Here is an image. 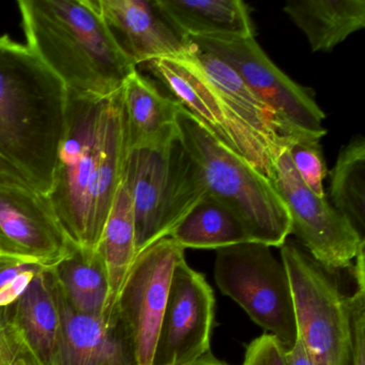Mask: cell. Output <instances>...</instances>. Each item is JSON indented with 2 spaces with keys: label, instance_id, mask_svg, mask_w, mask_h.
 Here are the masks:
<instances>
[{
  "label": "cell",
  "instance_id": "12",
  "mask_svg": "<svg viewBox=\"0 0 365 365\" xmlns=\"http://www.w3.org/2000/svg\"><path fill=\"white\" fill-rule=\"evenodd\" d=\"M215 309L205 275L180 260L173 272L153 365H187L210 352Z\"/></svg>",
  "mask_w": 365,
  "mask_h": 365
},
{
  "label": "cell",
  "instance_id": "16",
  "mask_svg": "<svg viewBox=\"0 0 365 365\" xmlns=\"http://www.w3.org/2000/svg\"><path fill=\"white\" fill-rule=\"evenodd\" d=\"M189 44L192 58L228 108L264 140L272 155L281 145L292 140L314 138L299 135L288 130L275 113L250 89L230 66L215 55L205 52L193 44Z\"/></svg>",
  "mask_w": 365,
  "mask_h": 365
},
{
  "label": "cell",
  "instance_id": "3",
  "mask_svg": "<svg viewBox=\"0 0 365 365\" xmlns=\"http://www.w3.org/2000/svg\"><path fill=\"white\" fill-rule=\"evenodd\" d=\"M18 6L27 46L67 91L108 97L138 71L96 0H20Z\"/></svg>",
  "mask_w": 365,
  "mask_h": 365
},
{
  "label": "cell",
  "instance_id": "8",
  "mask_svg": "<svg viewBox=\"0 0 365 365\" xmlns=\"http://www.w3.org/2000/svg\"><path fill=\"white\" fill-rule=\"evenodd\" d=\"M288 143L273 153L270 180L287 209L292 234L324 268L334 272L351 269L365 247L364 239L327 198L318 197L302 182L290 160Z\"/></svg>",
  "mask_w": 365,
  "mask_h": 365
},
{
  "label": "cell",
  "instance_id": "4",
  "mask_svg": "<svg viewBox=\"0 0 365 365\" xmlns=\"http://www.w3.org/2000/svg\"><path fill=\"white\" fill-rule=\"evenodd\" d=\"M177 130L200 170L206 193L234 212L252 240L281 247L292 235V226L285 204L270 179L220 142L181 106Z\"/></svg>",
  "mask_w": 365,
  "mask_h": 365
},
{
  "label": "cell",
  "instance_id": "10",
  "mask_svg": "<svg viewBox=\"0 0 365 365\" xmlns=\"http://www.w3.org/2000/svg\"><path fill=\"white\" fill-rule=\"evenodd\" d=\"M146 65L165 85L175 101L200 121L220 142L271 179L273 165L270 148L228 108L192 58L189 48L178 58L155 59Z\"/></svg>",
  "mask_w": 365,
  "mask_h": 365
},
{
  "label": "cell",
  "instance_id": "24",
  "mask_svg": "<svg viewBox=\"0 0 365 365\" xmlns=\"http://www.w3.org/2000/svg\"><path fill=\"white\" fill-rule=\"evenodd\" d=\"M332 206L365 240V140L354 136L339 151L330 182Z\"/></svg>",
  "mask_w": 365,
  "mask_h": 365
},
{
  "label": "cell",
  "instance_id": "13",
  "mask_svg": "<svg viewBox=\"0 0 365 365\" xmlns=\"http://www.w3.org/2000/svg\"><path fill=\"white\" fill-rule=\"evenodd\" d=\"M74 247L48 196L31 185L0 182V251L53 267Z\"/></svg>",
  "mask_w": 365,
  "mask_h": 365
},
{
  "label": "cell",
  "instance_id": "17",
  "mask_svg": "<svg viewBox=\"0 0 365 365\" xmlns=\"http://www.w3.org/2000/svg\"><path fill=\"white\" fill-rule=\"evenodd\" d=\"M155 4L185 44L198 38L255 37L249 6L241 0H155Z\"/></svg>",
  "mask_w": 365,
  "mask_h": 365
},
{
  "label": "cell",
  "instance_id": "6",
  "mask_svg": "<svg viewBox=\"0 0 365 365\" xmlns=\"http://www.w3.org/2000/svg\"><path fill=\"white\" fill-rule=\"evenodd\" d=\"M215 279L225 296L286 350L298 341L292 284L283 262L264 243H240L217 250Z\"/></svg>",
  "mask_w": 365,
  "mask_h": 365
},
{
  "label": "cell",
  "instance_id": "19",
  "mask_svg": "<svg viewBox=\"0 0 365 365\" xmlns=\"http://www.w3.org/2000/svg\"><path fill=\"white\" fill-rule=\"evenodd\" d=\"M52 268L38 275L9 307L14 322L42 365H57L61 341V314Z\"/></svg>",
  "mask_w": 365,
  "mask_h": 365
},
{
  "label": "cell",
  "instance_id": "7",
  "mask_svg": "<svg viewBox=\"0 0 365 365\" xmlns=\"http://www.w3.org/2000/svg\"><path fill=\"white\" fill-rule=\"evenodd\" d=\"M292 284L298 339L313 365H348L350 334L346 296L334 271L296 241L281 247Z\"/></svg>",
  "mask_w": 365,
  "mask_h": 365
},
{
  "label": "cell",
  "instance_id": "32",
  "mask_svg": "<svg viewBox=\"0 0 365 365\" xmlns=\"http://www.w3.org/2000/svg\"><path fill=\"white\" fill-rule=\"evenodd\" d=\"M187 365H228L226 364L223 361L219 360V359L215 358L212 354L208 352V354L202 356V358L197 359V360L194 361V362L190 363Z\"/></svg>",
  "mask_w": 365,
  "mask_h": 365
},
{
  "label": "cell",
  "instance_id": "21",
  "mask_svg": "<svg viewBox=\"0 0 365 365\" xmlns=\"http://www.w3.org/2000/svg\"><path fill=\"white\" fill-rule=\"evenodd\" d=\"M52 271L61 296L74 311L95 316L108 311V268L98 250L74 247Z\"/></svg>",
  "mask_w": 365,
  "mask_h": 365
},
{
  "label": "cell",
  "instance_id": "26",
  "mask_svg": "<svg viewBox=\"0 0 365 365\" xmlns=\"http://www.w3.org/2000/svg\"><path fill=\"white\" fill-rule=\"evenodd\" d=\"M52 267L0 251V309L14 304L31 282Z\"/></svg>",
  "mask_w": 365,
  "mask_h": 365
},
{
  "label": "cell",
  "instance_id": "11",
  "mask_svg": "<svg viewBox=\"0 0 365 365\" xmlns=\"http://www.w3.org/2000/svg\"><path fill=\"white\" fill-rule=\"evenodd\" d=\"M185 249L170 237L136 254L115 307L135 352L136 365H153L155 343L175 267Z\"/></svg>",
  "mask_w": 365,
  "mask_h": 365
},
{
  "label": "cell",
  "instance_id": "5",
  "mask_svg": "<svg viewBox=\"0 0 365 365\" xmlns=\"http://www.w3.org/2000/svg\"><path fill=\"white\" fill-rule=\"evenodd\" d=\"M123 179L133 204L136 254L170 236L206 195L178 133L159 146L128 150Z\"/></svg>",
  "mask_w": 365,
  "mask_h": 365
},
{
  "label": "cell",
  "instance_id": "9",
  "mask_svg": "<svg viewBox=\"0 0 365 365\" xmlns=\"http://www.w3.org/2000/svg\"><path fill=\"white\" fill-rule=\"evenodd\" d=\"M187 43L215 55L230 66L290 131L317 140L326 135V115L313 95L277 67L255 37L198 38Z\"/></svg>",
  "mask_w": 365,
  "mask_h": 365
},
{
  "label": "cell",
  "instance_id": "30",
  "mask_svg": "<svg viewBox=\"0 0 365 365\" xmlns=\"http://www.w3.org/2000/svg\"><path fill=\"white\" fill-rule=\"evenodd\" d=\"M0 182L22 183L33 187L29 178L19 168L3 157H0Z\"/></svg>",
  "mask_w": 365,
  "mask_h": 365
},
{
  "label": "cell",
  "instance_id": "22",
  "mask_svg": "<svg viewBox=\"0 0 365 365\" xmlns=\"http://www.w3.org/2000/svg\"><path fill=\"white\" fill-rule=\"evenodd\" d=\"M168 237L185 250H219L253 241L234 212L207 193Z\"/></svg>",
  "mask_w": 365,
  "mask_h": 365
},
{
  "label": "cell",
  "instance_id": "23",
  "mask_svg": "<svg viewBox=\"0 0 365 365\" xmlns=\"http://www.w3.org/2000/svg\"><path fill=\"white\" fill-rule=\"evenodd\" d=\"M97 250L108 268L110 282L108 309H113L136 256L133 204L125 179L113 202Z\"/></svg>",
  "mask_w": 365,
  "mask_h": 365
},
{
  "label": "cell",
  "instance_id": "2",
  "mask_svg": "<svg viewBox=\"0 0 365 365\" xmlns=\"http://www.w3.org/2000/svg\"><path fill=\"white\" fill-rule=\"evenodd\" d=\"M68 91L27 46L0 37V157L40 193L52 185Z\"/></svg>",
  "mask_w": 365,
  "mask_h": 365
},
{
  "label": "cell",
  "instance_id": "20",
  "mask_svg": "<svg viewBox=\"0 0 365 365\" xmlns=\"http://www.w3.org/2000/svg\"><path fill=\"white\" fill-rule=\"evenodd\" d=\"M284 12L307 38L314 53H330L365 27L364 0H294Z\"/></svg>",
  "mask_w": 365,
  "mask_h": 365
},
{
  "label": "cell",
  "instance_id": "25",
  "mask_svg": "<svg viewBox=\"0 0 365 365\" xmlns=\"http://www.w3.org/2000/svg\"><path fill=\"white\" fill-rule=\"evenodd\" d=\"M364 249L359 252L351 268L352 275L356 284V290L350 296H346L350 334L348 365H365Z\"/></svg>",
  "mask_w": 365,
  "mask_h": 365
},
{
  "label": "cell",
  "instance_id": "29",
  "mask_svg": "<svg viewBox=\"0 0 365 365\" xmlns=\"http://www.w3.org/2000/svg\"><path fill=\"white\" fill-rule=\"evenodd\" d=\"M285 352L277 337L264 333L247 345L242 365H287Z\"/></svg>",
  "mask_w": 365,
  "mask_h": 365
},
{
  "label": "cell",
  "instance_id": "15",
  "mask_svg": "<svg viewBox=\"0 0 365 365\" xmlns=\"http://www.w3.org/2000/svg\"><path fill=\"white\" fill-rule=\"evenodd\" d=\"M96 1L117 44L136 66L187 52L189 46L166 23L155 0Z\"/></svg>",
  "mask_w": 365,
  "mask_h": 365
},
{
  "label": "cell",
  "instance_id": "27",
  "mask_svg": "<svg viewBox=\"0 0 365 365\" xmlns=\"http://www.w3.org/2000/svg\"><path fill=\"white\" fill-rule=\"evenodd\" d=\"M290 160L302 182L320 198H326L327 164L319 140L299 138L287 144Z\"/></svg>",
  "mask_w": 365,
  "mask_h": 365
},
{
  "label": "cell",
  "instance_id": "28",
  "mask_svg": "<svg viewBox=\"0 0 365 365\" xmlns=\"http://www.w3.org/2000/svg\"><path fill=\"white\" fill-rule=\"evenodd\" d=\"M0 365H42L14 322L9 307L0 309Z\"/></svg>",
  "mask_w": 365,
  "mask_h": 365
},
{
  "label": "cell",
  "instance_id": "1",
  "mask_svg": "<svg viewBox=\"0 0 365 365\" xmlns=\"http://www.w3.org/2000/svg\"><path fill=\"white\" fill-rule=\"evenodd\" d=\"M127 155L123 88L108 97L68 91L65 132L46 196L76 247L97 250Z\"/></svg>",
  "mask_w": 365,
  "mask_h": 365
},
{
  "label": "cell",
  "instance_id": "18",
  "mask_svg": "<svg viewBox=\"0 0 365 365\" xmlns=\"http://www.w3.org/2000/svg\"><path fill=\"white\" fill-rule=\"evenodd\" d=\"M128 150L159 146L178 133L180 104L164 96L153 81L138 71L123 86Z\"/></svg>",
  "mask_w": 365,
  "mask_h": 365
},
{
  "label": "cell",
  "instance_id": "14",
  "mask_svg": "<svg viewBox=\"0 0 365 365\" xmlns=\"http://www.w3.org/2000/svg\"><path fill=\"white\" fill-rule=\"evenodd\" d=\"M56 289L61 314L57 365H136L133 344L116 307L100 316L81 314L68 304L57 283Z\"/></svg>",
  "mask_w": 365,
  "mask_h": 365
},
{
  "label": "cell",
  "instance_id": "31",
  "mask_svg": "<svg viewBox=\"0 0 365 365\" xmlns=\"http://www.w3.org/2000/svg\"><path fill=\"white\" fill-rule=\"evenodd\" d=\"M285 356L287 365H313L299 339L290 349L286 350Z\"/></svg>",
  "mask_w": 365,
  "mask_h": 365
}]
</instances>
